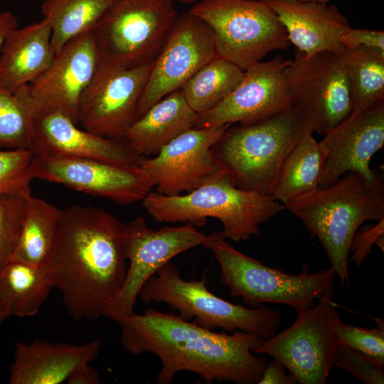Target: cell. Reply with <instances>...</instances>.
<instances>
[{"instance_id": "1", "label": "cell", "mask_w": 384, "mask_h": 384, "mask_svg": "<svg viewBox=\"0 0 384 384\" xmlns=\"http://www.w3.org/2000/svg\"><path fill=\"white\" fill-rule=\"evenodd\" d=\"M125 231L126 223L101 208L75 204L61 209L43 267L75 319L105 316L127 274Z\"/></svg>"}, {"instance_id": "2", "label": "cell", "mask_w": 384, "mask_h": 384, "mask_svg": "<svg viewBox=\"0 0 384 384\" xmlns=\"http://www.w3.org/2000/svg\"><path fill=\"white\" fill-rule=\"evenodd\" d=\"M123 348L134 355L157 356L158 384H170L181 371L195 373L207 383H257L268 363L253 353L262 340L242 331L217 333L171 312L147 309L117 321Z\"/></svg>"}, {"instance_id": "3", "label": "cell", "mask_w": 384, "mask_h": 384, "mask_svg": "<svg viewBox=\"0 0 384 384\" xmlns=\"http://www.w3.org/2000/svg\"><path fill=\"white\" fill-rule=\"evenodd\" d=\"M285 208L317 238L331 267L343 284H348L350 247L356 233L364 222L384 218L383 174L368 181L358 173H346L330 186Z\"/></svg>"}, {"instance_id": "4", "label": "cell", "mask_w": 384, "mask_h": 384, "mask_svg": "<svg viewBox=\"0 0 384 384\" xmlns=\"http://www.w3.org/2000/svg\"><path fill=\"white\" fill-rule=\"evenodd\" d=\"M313 125L299 107L225 129L213 146L221 169L240 188L272 196L285 159Z\"/></svg>"}, {"instance_id": "5", "label": "cell", "mask_w": 384, "mask_h": 384, "mask_svg": "<svg viewBox=\"0 0 384 384\" xmlns=\"http://www.w3.org/2000/svg\"><path fill=\"white\" fill-rule=\"evenodd\" d=\"M142 202L158 222L200 226L208 217L216 218L223 225L218 233L235 242L259 235L262 223L286 209L272 196L238 188L225 172L186 194L151 191Z\"/></svg>"}, {"instance_id": "6", "label": "cell", "mask_w": 384, "mask_h": 384, "mask_svg": "<svg viewBox=\"0 0 384 384\" xmlns=\"http://www.w3.org/2000/svg\"><path fill=\"white\" fill-rule=\"evenodd\" d=\"M203 276L200 280H184L178 269L169 262L151 276L138 297L144 304L165 303L185 320L205 329L240 330L262 340L273 336L282 320L280 313L265 305L256 308L235 304L213 294Z\"/></svg>"}, {"instance_id": "7", "label": "cell", "mask_w": 384, "mask_h": 384, "mask_svg": "<svg viewBox=\"0 0 384 384\" xmlns=\"http://www.w3.org/2000/svg\"><path fill=\"white\" fill-rule=\"evenodd\" d=\"M203 246L212 252L220 265V284L228 287L230 295L241 297L250 308L277 303L297 311L313 306L334 288L336 274L331 267L310 274L308 266H304L298 274L286 273L240 252L218 232L208 235Z\"/></svg>"}, {"instance_id": "8", "label": "cell", "mask_w": 384, "mask_h": 384, "mask_svg": "<svg viewBox=\"0 0 384 384\" xmlns=\"http://www.w3.org/2000/svg\"><path fill=\"white\" fill-rule=\"evenodd\" d=\"M212 28L218 57L242 70L291 44L285 27L264 0H200L188 11Z\"/></svg>"}, {"instance_id": "9", "label": "cell", "mask_w": 384, "mask_h": 384, "mask_svg": "<svg viewBox=\"0 0 384 384\" xmlns=\"http://www.w3.org/2000/svg\"><path fill=\"white\" fill-rule=\"evenodd\" d=\"M178 15L173 0H114L92 30L101 61L122 68L154 62Z\"/></svg>"}, {"instance_id": "10", "label": "cell", "mask_w": 384, "mask_h": 384, "mask_svg": "<svg viewBox=\"0 0 384 384\" xmlns=\"http://www.w3.org/2000/svg\"><path fill=\"white\" fill-rule=\"evenodd\" d=\"M334 288L316 304L297 311V318L287 329L262 340L255 354H267L282 363L301 384H325L338 346L332 321L337 314Z\"/></svg>"}, {"instance_id": "11", "label": "cell", "mask_w": 384, "mask_h": 384, "mask_svg": "<svg viewBox=\"0 0 384 384\" xmlns=\"http://www.w3.org/2000/svg\"><path fill=\"white\" fill-rule=\"evenodd\" d=\"M285 75L292 105L304 112L314 132L325 134L353 112L348 78L336 53L308 55L297 50Z\"/></svg>"}, {"instance_id": "12", "label": "cell", "mask_w": 384, "mask_h": 384, "mask_svg": "<svg viewBox=\"0 0 384 384\" xmlns=\"http://www.w3.org/2000/svg\"><path fill=\"white\" fill-rule=\"evenodd\" d=\"M207 240L208 235L190 223L157 230L148 227L142 217L126 223L124 251L129 266L105 316L118 321L132 314L140 289L151 276L175 256L203 246Z\"/></svg>"}, {"instance_id": "13", "label": "cell", "mask_w": 384, "mask_h": 384, "mask_svg": "<svg viewBox=\"0 0 384 384\" xmlns=\"http://www.w3.org/2000/svg\"><path fill=\"white\" fill-rule=\"evenodd\" d=\"M152 63L122 68L100 62L80 100L78 124L94 134L124 140L139 118Z\"/></svg>"}, {"instance_id": "14", "label": "cell", "mask_w": 384, "mask_h": 384, "mask_svg": "<svg viewBox=\"0 0 384 384\" xmlns=\"http://www.w3.org/2000/svg\"><path fill=\"white\" fill-rule=\"evenodd\" d=\"M216 58L211 27L189 11L178 15L154 61L140 101L139 118Z\"/></svg>"}, {"instance_id": "15", "label": "cell", "mask_w": 384, "mask_h": 384, "mask_svg": "<svg viewBox=\"0 0 384 384\" xmlns=\"http://www.w3.org/2000/svg\"><path fill=\"white\" fill-rule=\"evenodd\" d=\"M230 124L189 129L163 146L154 157L143 156L140 166L151 177L156 192H191L225 172L213 146Z\"/></svg>"}, {"instance_id": "16", "label": "cell", "mask_w": 384, "mask_h": 384, "mask_svg": "<svg viewBox=\"0 0 384 384\" xmlns=\"http://www.w3.org/2000/svg\"><path fill=\"white\" fill-rule=\"evenodd\" d=\"M291 60L276 56L246 70L238 86L217 106L197 114L193 128L238 122L247 124L273 117L293 106L285 70Z\"/></svg>"}, {"instance_id": "17", "label": "cell", "mask_w": 384, "mask_h": 384, "mask_svg": "<svg viewBox=\"0 0 384 384\" xmlns=\"http://www.w3.org/2000/svg\"><path fill=\"white\" fill-rule=\"evenodd\" d=\"M100 62L92 31L68 41L46 73L26 85L30 113L59 111L78 124L80 97Z\"/></svg>"}, {"instance_id": "18", "label": "cell", "mask_w": 384, "mask_h": 384, "mask_svg": "<svg viewBox=\"0 0 384 384\" xmlns=\"http://www.w3.org/2000/svg\"><path fill=\"white\" fill-rule=\"evenodd\" d=\"M34 178L64 185L119 205L142 201L153 181L140 166H126L90 159L33 160Z\"/></svg>"}, {"instance_id": "19", "label": "cell", "mask_w": 384, "mask_h": 384, "mask_svg": "<svg viewBox=\"0 0 384 384\" xmlns=\"http://www.w3.org/2000/svg\"><path fill=\"white\" fill-rule=\"evenodd\" d=\"M78 126L59 111L30 113L27 149L34 158L90 159L140 166L143 156L125 140L98 136Z\"/></svg>"}, {"instance_id": "20", "label": "cell", "mask_w": 384, "mask_h": 384, "mask_svg": "<svg viewBox=\"0 0 384 384\" xmlns=\"http://www.w3.org/2000/svg\"><path fill=\"white\" fill-rule=\"evenodd\" d=\"M319 142L326 155L319 188L334 184L348 172L368 181L382 174L370 168V161L384 144V101L346 118L326 132Z\"/></svg>"}, {"instance_id": "21", "label": "cell", "mask_w": 384, "mask_h": 384, "mask_svg": "<svg viewBox=\"0 0 384 384\" xmlns=\"http://www.w3.org/2000/svg\"><path fill=\"white\" fill-rule=\"evenodd\" d=\"M101 348L100 340L80 345L53 343L44 339H36L31 343L18 341L9 368V383H62L79 367L93 361Z\"/></svg>"}, {"instance_id": "22", "label": "cell", "mask_w": 384, "mask_h": 384, "mask_svg": "<svg viewBox=\"0 0 384 384\" xmlns=\"http://www.w3.org/2000/svg\"><path fill=\"white\" fill-rule=\"evenodd\" d=\"M285 27L290 43L310 55L317 52L337 53L339 38L351 27L336 6L295 0H264Z\"/></svg>"}, {"instance_id": "23", "label": "cell", "mask_w": 384, "mask_h": 384, "mask_svg": "<svg viewBox=\"0 0 384 384\" xmlns=\"http://www.w3.org/2000/svg\"><path fill=\"white\" fill-rule=\"evenodd\" d=\"M51 36L45 18L10 31L0 51V87L14 94L43 76L56 55Z\"/></svg>"}, {"instance_id": "24", "label": "cell", "mask_w": 384, "mask_h": 384, "mask_svg": "<svg viewBox=\"0 0 384 384\" xmlns=\"http://www.w3.org/2000/svg\"><path fill=\"white\" fill-rule=\"evenodd\" d=\"M197 114L181 89L175 90L149 108L129 128L124 140L141 156H155L171 140L193 128Z\"/></svg>"}, {"instance_id": "25", "label": "cell", "mask_w": 384, "mask_h": 384, "mask_svg": "<svg viewBox=\"0 0 384 384\" xmlns=\"http://www.w3.org/2000/svg\"><path fill=\"white\" fill-rule=\"evenodd\" d=\"M326 155L310 132L291 150L281 167L272 196L285 207L319 189Z\"/></svg>"}, {"instance_id": "26", "label": "cell", "mask_w": 384, "mask_h": 384, "mask_svg": "<svg viewBox=\"0 0 384 384\" xmlns=\"http://www.w3.org/2000/svg\"><path fill=\"white\" fill-rule=\"evenodd\" d=\"M52 288L43 266L10 256L0 267V303L7 317L36 314Z\"/></svg>"}, {"instance_id": "27", "label": "cell", "mask_w": 384, "mask_h": 384, "mask_svg": "<svg viewBox=\"0 0 384 384\" xmlns=\"http://www.w3.org/2000/svg\"><path fill=\"white\" fill-rule=\"evenodd\" d=\"M61 209L44 199L33 196L24 200L18 237L11 257L43 266L53 245Z\"/></svg>"}, {"instance_id": "28", "label": "cell", "mask_w": 384, "mask_h": 384, "mask_svg": "<svg viewBox=\"0 0 384 384\" xmlns=\"http://www.w3.org/2000/svg\"><path fill=\"white\" fill-rule=\"evenodd\" d=\"M347 73L353 111H360L384 101V53L363 46L341 43L336 53Z\"/></svg>"}, {"instance_id": "29", "label": "cell", "mask_w": 384, "mask_h": 384, "mask_svg": "<svg viewBox=\"0 0 384 384\" xmlns=\"http://www.w3.org/2000/svg\"><path fill=\"white\" fill-rule=\"evenodd\" d=\"M114 0H45L41 11L52 28L58 53L72 38L92 31Z\"/></svg>"}, {"instance_id": "30", "label": "cell", "mask_w": 384, "mask_h": 384, "mask_svg": "<svg viewBox=\"0 0 384 384\" xmlns=\"http://www.w3.org/2000/svg\"><path fill=\"white\" fill-rule=\"evenodd\" d=\"M245 71L216 58L196 73L181 88L189 107L197 114L220 103L240 83Z\"/></svg>"}, {"instance_id": "31", "label": "cell", "mask_w": 384, "mask_h": 384, "mask_svg": "<svg viewBox=\"0 0 384 384\" xmlns=\"http://www.w3.org/2000/svg\"><path fill=\"white\" fill-rule=\"evenodd\" d=\"M30 110L23 87L14 94L0 87V149H27Z\"/></svg>"}, {"instance_id": "32", "label": "cell", "mask_w": 384, "mask_h": 384, "mask_svg": "<svg viewBox=\"0 0 384 384\" xmlns=\"http://www.w3.org/2000/svg\"><path fill=\"white\" fill-rule=\"evenodd\" d=\"M33 156L28 149H0V196L31 195Z\"/></svg>"}, {"instance_id": "33", "label": "cell", "mask_w": 384, "mask_h": 384, "mask_svg": "<svg viewBox=\"0 0 384 384\" xmlns=\"http://www.w3.org/2000/svg\"><path fill=\"white\" fill-rule=\"evenodd\" d=\"M338 345L352 348L384 364L383 324L373 329H366L346 324L338 313L332 321Z\"/></svg>"}, {"instance_id": "34", "label": "cell", "mask_w": 384, "mask_h": 384, "mask_svg": "<svg viewBox=\"0 0 384 384\" xmlns=\"http://www.w3.org/2000/svg\"><path fill=\"white\" fill-rule=\"evenodd\" d=\"M25 198L0 196V267L10 257L17 242Z\"/></svg>"}, {"instance_id": "35", "label": "cell", "mask_w": 384, "mask_h": 384, "mask_svg": "<svg viewBox=\"0 0 384 384\" xmlns=\"http://www.w3.org/2000/svg\"><path fill=\"white\" fill-rule=\"evenodd\" d=\"M383 363L350 347L338 345L334 367L343 368L366 384L384 383Z\"/></svg>"}, {"instance_id": "36", "label": "cell", "mask_w": 384, "mask_h": 384, "mask_svg": "<svg viewBox=\"0 0 384 384\" xmlns=\"http://www.w3.org/2000/svg\"><path fill=\"white\" fill-rule=\"evenodd\" d=\"M374 244L384 250V218L356 233L350 247L351 260L360 265L367 259Z\"/></svg>"}, {"instance_id": "37", "label": "cell", "mask_w": 384, "mask_h": 384, "mask_svg": "<svg viewBox=\"0 0 384 384\" xmlns=\"http://www.w3.org/2000/svg\"><path fill=\"white\" fill-rule=\"evenodd\" d=\"M340 43L347 47L363 46L384 53V31L356 29L350 27L339 38Z\"/></svg>"}, {"instance_id": "38", "label": "cell", "mask_w": 384, "mask_h": 384, "mask_svg": "<svg viewBox=\"0 0 384 384\" xmlns=\"http://www.w3.org/2000/svg\"><path fill=\"white\" fill-rule=\"evenodd\" d=\"M284 365L276 359L268 362L258 384H295L296 378L287 374Z\"/></svg>"}, {"instance_id": "39", "label": "cell", "mask_w": 384, "mask_h": 384, "mask_svg": "<svg viewBox=\"0 0 384 384\" xmlns=\"http://www.w3.org/2000/svg\"><path fill=\"white\" fill-rule=\"evenodd\" d=\"M66 382L69 384H99L100 380L97 372L90 364H86L76 369Z\"/></svg>"}, {"instance_id": "40", "label": "cell", "mask_w": 384, "mask_h": 384, "mask_svg": "<svg viewBox=\"0 0 384 384\" xmlns=\"http://www.w3.org/2000/svg\"><path fill=\"white\" fill-rule=\"evenodd\" d=\"M17 27V18L11 12H0V51L9 33Z\"/></svg>"}, {"instance_id": "41", "label": "cell", "mask_w": 384, "mask_h": 384, "mask_svg": "<svg viewBox=\"0 0 384 384\" xmlns=\"http://www.w3.org/2000/svg\"><path fill=\"white\" fill-rule=\"evenodd\" d=\"M7 316L4 312V310L0 303V323L3 321L5 319H6Z\"/></svg>"}, {"instance_id": "42", "label": "cell", "mask_w": 384, "mask_h": 384, "mask_svg": "<svg viewBox=\"0 0 384 384\" xmlns=\"http://www.w3.org/2000/svg\"><path fill=\"white\" fill-rule=\"evenodd\" d=\"M173 1L183 3V4H195L196 3H197L200 0H173Z\"/></svg>"}, {"instance_id": "43", "label": "cell", "mask_w": 384, "mask_h": 384, "mask_svg": "<svg viewBox=\"0 0 384 384\" xmlns=\"http://www.w3.org/2000/svg\"><path fill=\"white\" fill-rule=\"evenodd\" d=\"M295 1H312V2H319V3H327L329 0H295Z\"/></svg>"}]
</instances>
